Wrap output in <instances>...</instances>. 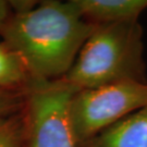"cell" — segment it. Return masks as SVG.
Segmentation results:
<instances>
[{"instance_id": "obj_7", "label": "cell", "mask_w": 147, "mask_h": 147, "mask_svg": "<svg viewBox=\"0 0 147 147\" xmlns=\"http://www.w3.org/2000/svg\"><path fill=\"white\" fill-rule=\"evenodd\" d=\"M37 82L19 53L0 42V89L30 94Z\"/></svg>"}, {"instance_id": "obj_3", "label": "cell", "mask_w": 147, "mask_h": 147, "mask_svg": "<svg viewBox=\"0 0 147 147\" xmlns=\"http://www.w3.org/2000/svg\"><path fill=\"white\" fill-rule=\"evenodd\" d=\"M147 107V83L123 82L80 90L68 102V120L78 145L133 112Z\"/></svg>"}, {"instance_id": "obj_8", "label": "cell", "mask_w": 147, "mask_h": 147, "mask_svg": "<svg viewBox=\"0 0 147 147\" xmlns=\"http://www.w3.org/2000/svg\"><path fill=\"white\" fill-rule=\"evenodd\" d=\"M25 127V108L0 119V147H21Z\"/></svg>"}, {"instance_id": "obj_2", "label": "cell", "mask_w": 147, "mask_h": 147, "mask_svg": "<svg viewBox=\"0 0 147 147\" xmlns=\"http://www.w3.org/2000/svg\"><path fill=\"white\" fill-rule=\"evenodd\" d=\"M60 84L88 90L123 82L147 83L144 31L140 21L97 25Z\"/></svg>"}, {"instance_id": "obj_4", "label": "cell", "mask_w": 147, "mask_h": 147, "mask_svg": "<svg viewBox=\"0 0 147 147\" xmlns=\"http://www.w3.org/2000/svg\"><path fill=\"white\" fill-rule=\"evenodd\" d=\"M72 90L58 81L42 83L27 96L21 147H78L68 120Z\"/></svg>"}, {"instance_id": "obj_5", "label": "cell", "mask_w": 147, "mask_h": 147, "mask_svg": "<svg viewBox=\"0 0 147 147\" xmlns=\"http://www.w3.org/2000/svg\"><path fill=\"white\" fill-rule=\"evenodd\" d=\"M78 147H147V107L112 123Z\"/></svg>"}, {"instance_id": "obj_6", "label": "cell", "mask_w": 147, "mask_h": 147, "mask_svg": "<svg viewBox=\"0 0 147 147\" xmlns=\"http://www.w3.org/2000/svg\"><path fill=\"white\" fill-rule=\"evenodd\" d=\"M82 18L93 24L109 25L140 21L147 0H73Z\"/></svg>"}, {"instance_id": "obj_1", "label": "cell", "mask_w": 147, "mask_h": 147, "mask_svg": "<svg viewBox=\"0 0 147 147\" xmlns=\"http://www.w3.org/2000/svg\"><path fill=\"white\" fill-rule=\"evenodd\" d=\"M95 27L73 0H46L13 12L0 27V42L21 56L37 82L48 83L70 71Z\"/></svg>"}, {"instance_id": "obj_10", "label": "cell", "mask_w": 147, "mask_h": 147, "mask_svg": "<svg viewBox=\"0 0 147 147\" xmlns=\"http://www.w3.org/2000/svg\"><path fill=\"white\" fill-rule=\"evenodd\" d=\"M13 13L12 7H11V1L7 0H0V27L3 25L11 14Z\"/></svg>"}, {"instance_id": "obj_9", "label": "cell", "mask_w": 147, "mask_h": 147, "mask_svg": "<svg viewBox=\"0 0 147 147\" xmlns=\"http://www.w3.org/2000/svg\"><path fill=\"white\" fill-rule=\"evenodd\" d=\"M28 94L0 89V119L16 115L25 108Z\"/></svg>"}]
</instances>
